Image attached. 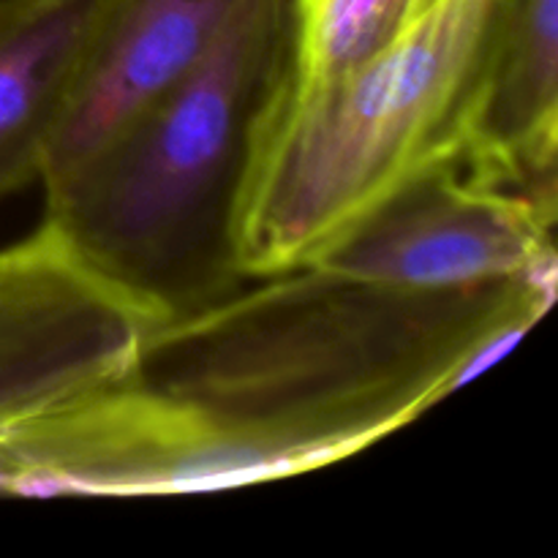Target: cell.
<instances>
[{"instance_id":"6da1fadb","label":"cell","mask_w":558,"mask_h":558,"mask_svg":"<svg viewBox=\"0 0 558 558\" xmlns=\"http://www.w3.org/2000/svg\"><path fill=\"white\" fill-rule=\"evenodd\" d=\"M556 287L414 289L305 265L153 327L125 381L183 412L243 488L407 428L505 357Z\"/></svg>"},{"instance_id":"7a4b0ae2","label":"cell","mask_w":558,"mask_h":558,"mask_svg":"<svg viewBox=\"0 0 558 558\" xmlns=\"http://www.w3.org/2000/svg\"><path fill=\"white\" fill-rule=\"evenodd\" d=\"M287 41L289 0H245L183 80L44 183V221L156 325L248 281L238 265L240 191Z\"/></svg>"},{"instance_id":"3957f363","label":"cell","mask_w":558,"mask_h":558,"mask_svg":"<svg viewBox=\"0 0 558 558\" xmlns=\"http://www.w3.org/2000/svg\"><path fill=\"white\" fill-rule=\"evenodd\" d=\"M496 3L441 0L327 80L278 74L240 191L238 265L248 281L314 265L403 185L461 161Z\"/></svg>"},{"instance_id":"277c9868","label":"cell","mask_w":558,"mask_h":558,"mask_svg":"<svg viewBox=\"0 0 558 558\" xmlns=\"http://www.w3.org/2000/svg\"><path fill=\"white\" fill-rule=\"evenodd\" d=\"M556 221L558 199L483 183L447 161L381 202L314 265L414 289L558 281Z\"/></svg>"},{"instance_id":"5b68a950","label":"cell","mask_w":558,"mask_h":558,"mask_svg":"<svg viewBox=\"0 0 558 558\" xmlns=\"http://www.w3.org/2000/svg\"><path fill=\"white\" fill-rule=\"evenodd\" d=\"M153 327L41 218L0 248V428L120 381Z\"/></svg>"},{"instance_id":"8992f818","label":"cell","mask_w":558,"mask_h":558,"mask_svg":"<svg viewBox=\"0 0 558 558\" xmlns=\"http://www.w3.org/2000/svg\"><path fill=\"white\" fill-rule=\"evenodd\" d=\"M461 167L558 199V0H499L463 125Z\"/></svg>"},{"instance_id":"52a82bcc","label":"cell","mask_w":558,"mask_h":558,"mask_svg":"<svg viewBox=\"0 0 558 558\" xmlns=\"http://www.w3.org/2000/svg\"><path fill=\"white\" fill-rule=\"evenodd\" d=\"M243 3L107 0L41 185L74 169L131 114L183 80L216 47Z\"/></svg>"},{"instance_id":"ba28073f","label":"cell","mask_w":558,"mask_h":558,"mask_svg":"<svg viewBox=\"0 0 558 558\" xmlns=\"http://www.w3.org/2000/svg\"><path fill=\"white\" fill-rule=\"evenodd\" d=\"M107 0H0V199L41 183Z\"/></svg>"},{"instance_id":"9c48e42d","label":"cell","mask_w":558,"mask_h":558,"mask_svg":"<svg viewBox=\"0 0 558 558\" xmlns=\"http://www.w3.org/2000/svg\"><path fill=\"white\" fill-rule=\"evenodd\" d=\"M441 0H289L281 80L319 82L396 41Z\"/></svg>"}]
</instances>
